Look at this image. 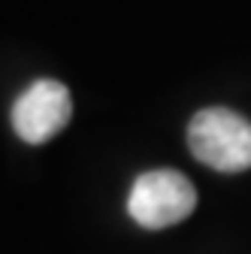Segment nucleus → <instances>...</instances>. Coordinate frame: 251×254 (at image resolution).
<instances>
[{
  "label": "nucleus",
  "mask_w": 251,
  "mask_h": 254,
  "mask_svg": "<svg viewBox=\"0 0 251 254\" xmlns=\"http://www.w3.org/2000/svg\"><path fill=\"white\" fill-rule=\"evenodd\" d=\"M9 118H12V130L24 142L30 145L49 142L73 118V100L67 85H61L55 79H37L18 94Z\"/></svg>",
  "instance_id": "3"
},
{
  "label": "nucleus",
  "mask_w": 251,
  "mask_h": 254,
  "mask_svg": "<svg viewBox=\"0 0 251 254\" xmlns=\"http://www.w3.org/2000/svg\"><path fill=\"white\" fill-rule=\"evenodd\" d=\"M188 148L218 173L251 170V121L233 109H200L188 124Z\"/></svg>",
  "instance_id": "1"
},
{
  "label": "nucleus",
  "mask_w": 251,
  "mask_h": 254,
  "mask_svg": "<svg viewBox=\"0 0 251 254\" xmlns=\"http://www.w3.org/2000/svg\"><path fill=\"white\" fill-rule=\"evenodd\" d=\"M197 209V188L179 170H148L127 194V215L145 230H164Z\"/></svg>",
  "instance_id": "2"
}]
</instances>
